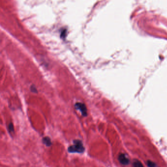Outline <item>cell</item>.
I'll list each match as a JSON object with an SVG mask.
<instances>
[{
    "label": "cell",
    "mask_w": 167,
    "mask_h": 167,
    "mask_svg": "<svg viewBox=\"0 0 167 167\" xmlns=\"http://www.w3.org/2000/svg\"><path fill=\"white\" fill-rule=\"evenodd\" d=\"M43 143L47 147H50L51 145V140L49 137H44L43 138Z\"/></svg>",
    "instance_id": "cell-4"
},
{
    "label": "cell",
    "mask_w": 167,
    "mask_h": 167,
    "mask_svg": "<svg viewBox=\"0 0 167 167\" xmlns=\"http://www.w3.org/2000/svg\"><path fill=\"white\" fill-rule=\"evenodd\" d=\"M75 107L77 110H79L82 115L84 116H87V110L85 104L81 103H77L75 105Z\"/></svg>",
    "instance_id": "cell-2"
},
{
    "label": "cell",
    "mask_w": 167,
    "mask_h": 167,
    "mask_svg": "<svg viewBox=\"0 0 167 167\" xmlns=\"http://www.w3.org/2000/svg\"><path fill=\"white\" fill-rule=\"evenodd\" d=\"M133 167H144L143 164L140 162V161L138 160H135L134 161L133 163Z\"/></svg>",
    "instance_id": "cell-5"
},
{
    "label": "cell",
    "mask_w": 167,
    "mask_h": 167,
    "mask_svg": "<svg viewBox=\"0 0 167 167\" xmlns=\"http://www.w3.org/2000/svg\"><path fill=\"white\" fill-rule=\"evenodd\" d=\"M147 165L149 167H155V164L151 161L148 160L147 161Z\"/></svg>",
    "instance_id": "cell-6"
},
{
    "label": "cell",
    "mask_w": 167,
    "mask_h": 167,
    "mask_svg": "<svg viewBox=\"0 0 167 167\" xmlns=\"http://www.w3.org/2000/svg\"><path fill=\"white\" fill-rule=\"evenodd\" d=\"M8 130L10 132H14V126L12 123H10L8 125Z\"/></svg>",
    "instance_id": "cell-7"
},
{
    "label": "cell",
    "mask_w": 167,
    "mask_h": 167,
    "mask_svg": "<svg viewBox=\"0 0 167 167\" xmlns=\"http://www.w3.org/2000/svg\"><path fill=\"white\" fill-rule=\"evenodd\" d=\"M31 89L32 92H34V93L37 92V89H36V87H34V86H31Z\"/></svg>",
    "instance_id": "cell-8"
},
{
    "label": "cell",
    "mask_w": 167,
    "mask_h": 167,
    "mask_svg": "<svg viewBox=\"0 0 167 167\" xmlns=\"http://www.w3.org/2000/svg\"><path fill=\"white\" fill-rule=\"evenodd\" d=\"M119 162L123 165H127L129 163V160L125 154L120 153L118 156Z\"/></svg>",
    "instance_id": "cell-3"
},
{
    "label": "cell",
    "mask_w": 167,
    "mask_h": 167,
    "mask_svg": "<svg viewBox=\"0 0 167 167\" xmlns=\"http://www.w3.org/2000/svg\"><path fill=\"white\" fill-rule=\"evenodd\" d=\"M74 145L69 147L68 151L70 153H82L85 151L82 142L80 140H74Z\"/></svg>",
    "instance_id": "cell-1"
}]
</instances>
